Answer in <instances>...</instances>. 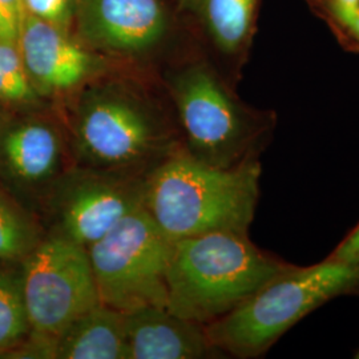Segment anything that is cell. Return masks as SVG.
Segmentation results:
<instances>
[{
    "label": "cell",
    "instance_id": "obj_11",
    "mask_svg": "<svg viewBox=\"0 0 359 359\" xmlns=\"http://www.w3.org/2000/svg\"><path fill=\"white\" fill-rule=\"evenodd\" d=\"M127 359H201L219 357L205 326L184 320L163 306L124 314Z\"/></svg>",
    "mask_w": 359,
    "mask_h": 359
},
{
    "label": "cell",
    "instance_id": "obj_23",
    "mask_svg": "<svg viewBox=\"0 0 359 359\" xmlns=\"http://www.w3.org/2000/svg\"><path fill=\"white\" fill-rule=\"evenodd\" d=\"M355 358L359 359V348H358V350H357V353H355Z\"/></svg>",
    "mask_w": 359,
    "mask_h": 359
},
{
    "label": "cell",
    "instance_id": "obj_9",
    "mask_svg": "<svg viewBox=\"0 0 359 359\" xmlns=\"http://www.w3.org/2000/svg\"><path fill=\"white\" fill-rule=\"evenodd\" d=\"M72 165L67 135L52 123L28 118L0 126V173L44 200Z\"/></svg>",
    "mask_w": 359,
    "mask_h": 359
},
{
    "label": "cell",
    "instance_id": "obj_16",
    "mask_svg": "<svg viewBox=\"0 0 359 359\" xmlns=\"http://www.w3.org/2000/svg\"><path fill=\"white\" fill-rule=\"evenodd\" d=\"M256 0H206V16L219 48L234 53L244 43Z\"/></svg>",
    "mask_w": 359,
    "mask_h": 359
},
{
    "label": "cell",
    "instance_id": "obj_3",
    "mask_svg": "<svg viewBox=\"0 0 359 359\" xmlns=\"http://www.w3.org/2000/svg\"><path fill=\"white\" fill-rule=\"evenodd\" d=\"M344 295H359V262L326 257L316 265H293L205 325L206 335L218 354L258 358L310 313Z\"/></svg>",
    "mask_w": 359,
    "mask_h": 359
},
{
    "label": "cell",
    "instance_id": "obj_2",
    "mask_svg": "<svg viewBox=\"0 0 359 359\" xmlns=\"http://www.w3.org/2000/svg\"><path fill=\"white\" fill-rule=\"evenodd\" d=\"M292 266L259 249L248 233L213 231L173 241L167 309L205 326Z\"/></svg>",
    "mask_w": 359,
    "mask_h": 359
},
{
    "label": "cell",
    "instance_id": "obj_7",
    "mask_svg": "<svg viewBox=\"0 0 359 359\" xmlns=\"http://www.w3.org/2000/svg\"><path fill=\"white\" fill-rule=\"evenodd\" d=\"M22 286L32 334L55 338L102 304L88 250L47 234L22 261Z\"/></svg>",
    "mask_w": 359,
    "mask_h": 359
},
{
    "label": "cell",
    "instance_id": "obj_10",
    "mask_svg": "<svg viewBox=\"0 0 359 359\" xmlns=\"http://www.w3.org/2000/svg\"><path fill=\"white\" fill-rule=\"evenodd\" d=\"M18 48L27 75L39 95L76 90L96 69V60L60 27L25 13Z\"/></svg>",
    "mask_w": 359,
    "mask_h": 359
},
{
    "label": "cell",
    "instance_id": "obj_6",
    "mask_svg": "<svg viewBox=\"0 0 359 359\" xmlns=\"http://www.w3.org/2000/svg\"><path fill=\"white\" fill-rule=\"evenodd\" d=\"M173 88L187 154L219 168L259 161L269 140V123L244 111L209 69H188Z\"/></svg>",
    "mask_w": 359,
    "mask_h": 359
},
{
    "label": "cell",
    "instance_id": "obj_19",
    "mask_svg": "<svg viewBox=\"0 0 359 359\" xmlns=\"http://www.w3.org/2000/svg\"><path fill=\"white\" fill-rule=\"evenodd\" d=\"M25 13L23 0H0V40L18 44Z\"/></svg>",
    "mask_w": 359,
    "mask_h": 359
},
{
    "label": "cell",
    "instance_id": "obj_22",
    "mask_svg": "<svg viewBox=\"0 0 359 359\" xmlns=\"http://www.w3.org/2000/svg\"><path fill=\"white\" fill-rule=\"evenodd\" d=\"M359 0H332L333 8L338 7H348V6H355L358 4Z\"/></svg>",
    "mask_w": 359,
    "mask_h": 359
},
{
    "label": "cell",
    "instance_id": "obj_17",
    "mask_svg": "<svg viewBox=\"0 0 359 359\" xmlns=\"http://www.w3.org/2000/svg\"><path fill=\"white\" fill-rule=\"evenodd\" d=\"M18 44L0 40V102L15 105H29L38 102Z\"/></svg>",
    "mask_w": 359,
    "mask_h": 359
},
{
    "label": "cell",
    "instance_id": "obj_15",
    "mask_svg": "<svg viewBox=\"0 0 359 359\" xmlns=\"http://www.w3.org/2000/svg\"><path fill=\"white\" fill-rule=\"evenodd\" d=\"M41 240L34 218L0 191V261H23Z\"/></svg>",
    "mask_w": 359,
    "mask_h": 359
},
{
    "label": "cell",
    "instance_id": "obj_12",
    "mask_svg": "<svg viewBox=\"0 0 359 359\" xmlns=\"http://www.w3.org/2000/svg\"><path fill=\"white\" fill-rule=\"evenodd\" d=\"M86 23L105 46L139 51L160 38L164 15L158 0H87Z\"/></svg>",
    "mask_w": 359,
    "mask_h": 359
},
{
    "label": "cell",
    "instance_id": "obj_8",
    "mask_svg": "<svg viewBox=\"0 0 359 359\" xmlns=\"http://www.w3.org/2000/svg\"><path fill=\"white\" fill-rule=\"evenodd\" d=\"M147 175L71 165L43 200L50 231L88 248L129 213L144 206Z\"/></svg>",
    "mask_w": 359,
    "mask_h": 359
},
{
    "label": "cell",
    "instance_id": "obj_18",
    "mask_svg": "<svg viewBox=\"0 0 359 359\" xmlns=\"http://www.w3.org/2000/svg\"><path fill=\"white\" fill-rule=\"evenodd\" d=\"M25 11L56 26H65L69 19L71 0H23Z\"/></svg>",
    "mask_w": 359,
    "mask_h": 359
},
{
    "label": "cell",
    "instance_id": "obj_21",
    "mask_svg": "<svg viewBox=\"0 0 359 359\" xmlns=\"http://www.w3.org/2000/svg\"><path fill=\"white\" fill-rule=\"evenodd\" d=\"M333 11L337 19L344 26L347 27L354 34V36L359 40V3L355 6L333 8Z\"/></svg>",
    "mask_w": 359,
    "mask_h": 359
},
{
    "label": "cell",
    "instance_id": "obj_1",
    "mask_svg": "<svg viewBox=\"0 0 359 359\" xmlns=\"http://www.w3.org/2000/svg\"><path fill=\"white\" fill-rule=\"evenodd\" d=\"M259 179V161L215 167L181 148L147 175L144 209L172 241L213 231L248 233Z\"/></svg>",
    "mask_w": 359,
    "mask_h": 359
},
{
    "label": "cell",
    "instance_id": "obj_14",
    "mask_svg": "<svg viewBox=\"0 0 359 359\" xmlns=\"http://www.w3.org/2000/svg\"><path fill=\"white\" fill-rule=\"evenodd\" d=\"M31 333L22 273L0 270V354L16 351Z\"/></svg>",
    "mask_w": 359,
    "mask_h": 359
},
{
    "label": "cell",
    "instance_id": "obj_13",
    "mask_svg": "<svg viewBox=\"0 0 359 359\" xmlns=\"http://www.w3.org/2000/svg\"><path fill=\"white\" fill-rule=\"evenodd\" d=\"M53 359H127L124 314L104 304L86 311L55 337Z\"/></svg>",
    "mask_w": 359,
    "mask_h": 359
},
{
    "label": "cell",
    "instance_id": "obj_5",
    "mask_svg": "<svg viewBox=\"0 0 359 359\" xmlns=\"http://www.w3.org/2000/svg\"><path fill=\"white\" fill-rule=\"evenodd\" d=\"M87 250L102 304L123 314L148 306L167 308L173 241L144 206Z\"/></svg>",
    "mask_w": 359,
    "mask_h": 359
},
{
    "label": "cell",
    "instance_id": "obj_4",
    "mask_svg": "<svg viewBox=\"0 0 359 359\" xmlns=\"http://www.w3.org/2000/svg\"><path fill=\"white\" fill-rule=\"evenodd\" d=\"M67 142L74 165L128 175H148L182 148L144 107L115 90L79 105Z\"/></svg>",
    "mask_w": 359,
    "mask_h": 359
},
{
    "label": "cell",
    "instance_id": "obj_20",
    "mask_svg": "<svg viewBox=\"0 0 359 359\" xmlns=\"http://www.w3.org/2000/svg\"><path fill=\"white\" fill-rule=\"evenodd\" d=\"M329 258L348 264L359 262V222L347 233L346 237L337 245V248L329 255Z\"/></svg>",
    "mask_w": 359,
    "mask_h": 359
}]
</instances>
